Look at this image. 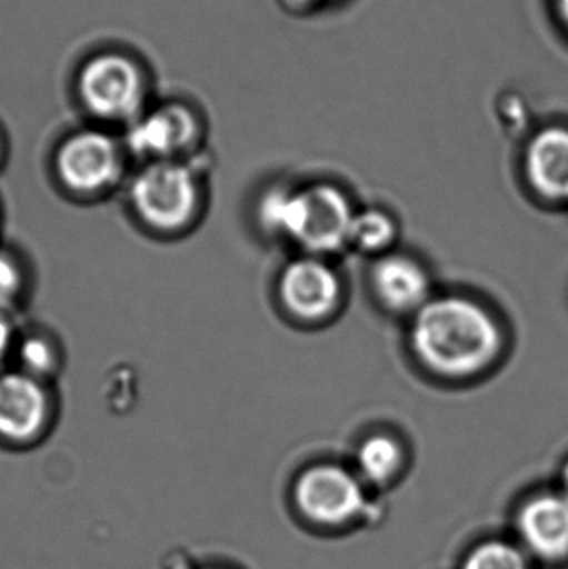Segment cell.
<instances>
[{
	"label": "cell",
	"instance_id": "1",
	"mask_svg": "<svg viewBox=\"0 0 568 569\" xmlns=\"http://www.w3.org/2000/svg\"><path fill=\"white\" fill-rule=\"evenodd\" d=\"M410 348L429 373L467 381L496 367L506 333L489 307L466 295H434L410 318Z\"/></svg>",
	"mask_w": 568,
	"mask_h": 569
},
{
	"label": "cell",
	"instance_id": "2",
	"mask_svg": "<svg viewBox=\"0 0 568 569\" xmlns=\"http://www.w3.org/2000/svg\"><path fill=\"white\" fill-rule=\"evenodd\" d=\"M122 192L137 229L162 242L196 232L209 209V176L202 157L137 163Z\"/></svg>",
	"mask_w": 568,
	"mask_h": 569
},
{
	"label": "cell",
	"instance_id": "3",
	"mask_svg": "<svg viewBox=\"0 0 568 569\" xmlns=\"http://www.w3.org/2000/svg\"><path fill=\"white\" fill-rule=\"evenodd\" d=\"M357 209L332 183L267 187L256 202V220L266 236L289 240L306 256L330 257L349 247Z\"/></svg>",
	"mask_w": 568,
	"mask_h": 569
},
{
	"label": "cell",
	"instance_id": "4",
	"mask_svg": "<svg viewBox=\"0 0 568 569\" xmlns=\"http://www.w3.org/2000/svg\"><path fill=\"white\" fill-rule=\"evenodd\" d=\"M132 169L122 133L93 123L67 132L50 156L57 190L79 203L102 202L123 190Z\"/></svg>",
	"mask_w": 568,
	"mask_h": 569
},
{
	"label": "cell",
	"instance_id": "5",
	"mask_svg": "<svg viewBox=\"0 0 568 569\" xmlns=\"http://www.w3.org/2000/svg\"><path fill=\"white\" fill-rule=\"evenodd\" d=\"M73 93L90 123L123 132L152 106V76L139 57L103 49L82 60Z\"/></svg>",
	"mask_w": 568,
	"mask_h": 569
},
{
	"label": "cell",
	"instance_id": "6",
	"mask_svg": "<svg viewBox=\"0 0 568 569\" xmlns=\"http://www.w3.org/2000/svg\"><path fill=\"white\" fill-rule=\"evenodd\" d=\"M133 166L202 157L207 120L196 103L182 99L156 102L123 130Z\"/></svg>",
	"mask_w": 568,
	"mask_h": 569
},
{
	"label": "cell",
	"instance_id": "7",
	"mask_svg": "<svg viewBox=\"0 0 568 569\" xmlns=\"http://www.w3.org/2000/svg\"><path fill=\"white\" fill-rule=\"evenodd\" d=\"M60 415L56 385L16 368L0 371V447L27 450L52 433Z\"/></svg>",
	"mask_w": 568,
	"mask_h": 569
},
{
	"label": "cell",
	"instance_id": "8",
	"mask_svg": "<svg viewBox=\"0 0 568 569\" xmlns=\"http://www.w3.org/2000/svg\"><path fill=\"white\" fill-rule=\"evenodd\" d=\"M277 297L282 310L293 320L320 325L339 313L346 291L342 277L330 259L300 253L280 272Z\"/></svg>",
	"mask_w": 568,
	"mask_h": 569
},
{
	"label": "cell",
	"instance_id": "9",
	"mask_svg": "<svg viewBox=\"0 0 568 569\" xmlns=\"http://www.w3.org/2000/svg\"><path fill=\"white\" fill-rule=\"evenodd\" d=\"M296 501L313 523L342 527L362 513L367 500L359 475L340 465L322 463L297 478Z\"/></svg>",
	"mask_w": 568,
	"mask_h": 569
},
{
	"label": "cell",
	"instance_id": "10",
	"mask_svg": "<svg viewBox=\"0 0 568 569\" xmlns=\"http://www.w3.org/2000/svg\"><path fill=\"white\" fill-rule=\"evenodd\" d=\"M369 283L377 303L397 317L412 318L436 295L426 266L397 250L373 259Z\"/></svg>",
	"mask_w": 568,
	"mask_h": 569
},
{
	"label": "cell",
	"instance_id": "11",
	"mask_svg": "<svg viewBox=\"0 0 568 569\" xmlns=\"http://www.w3.org/2000/svg\"><path fill=\"white\" fill-rule=\"evenodd\" d=\"M524 173L537 196L568 202V127H542L530 137L524 152Z\"/></svg>",
	"mask_w": 568,
	"mask_h": 569
},
{
	"label": "cell",
	"instance_id": "12",
	"mask_svg": "<svg viewBox=\"0 0 568 569\" xmlns=\"http://www.w3.org/2000/svg\"><path fill=\"white\" fill-rule=\"evenodd\" d=\"M519 535L536 557L547 561L568 558V498L540 495L520 510Z\"/></svg>",
	"mask_w": 568,
	"mask_h": 569
},
{
	"label": "cell",
	"instance_id": "13",
	"mask_svg": "<svg viewBox=\"0 0 568 569\" xmlns=\"http://www.w3.org/2000/svg\"><path fill=\"white\" fill-rule=\"evenodd\" d=\"M10 368L56 385L66 368V347L52 328L23 325L17 330Z\"/></svg>",
	"mask_w": 568,
	"mask_h": 569
},
{
	"label": "cell",
	"instance_id": "14",
	"mask_svg": "<svg viewBox=\"0 0 568 569\" xmlns=\"http://www.w3.org/2000/svg\"><path fill=\"white\" fill-rule=\"evenodd\" d=\"M356 465L360 480L383 487L399 477L406 465V450L392 435H370L357 448Z\"/></svg>",
	"mask_w": 568,
	"mask_h": 569
},
{
	"label": "cell",
	"instance_id": "15",
	"mask_svg": "<svg viewBox=\"0 0 568 569\" xmlns=\"http://www.w3.org/2000/svg\"><path fill=\"white\" fill-rule=\"evenodd\" d=\"M399 240V223L387 210L367 207L357 210L349 232V247L370 259L393 252Z\"/></svg>",
	"mask_w": 568,
	"mask_h": 569
},
{
	"label": "cell",
	"instance_id": "16",
	"mask_svg": "<svg viewBox=\"0 0 568 569\" xmlns=\"http://www.w3.org/2000/svg\"><path fill=\"white\" fill-rule=\"evenodd\" d=\"M30 288L32 276L23 257L0 243V315L16 318L29 300Z\"/></svg>",
	"mask_w": 568,
	"mask_h": 569
},
{
	"label": "cell",
	"instance_id": "17",
	"mask_svg": "<svg viewBox=\"0 0 568 569\" xmlns=\"http://www.w3.org/2000/svg\"><path fill=\"white\" fill-rule=\"evenodd\" d=\"M462 569H529L522 551L506 541H487L470 551Z\"/></svg>",
	"mask_w": 568,
	"mask_h": 569
},
{
	"label": "cell",
	"instance_id": "18",
	"mask_svg": "<svg viewBox=\"0 0 568 569\" xmlns=\"http://www.w3.org/2000/svg\"><path fill=\"white\" fill-rule=\"evenodd\" d=\"M346 0H279L280 7L290 16L310 17L326 10L336 9Z\"/></svg>",
	"mask_w": 568,
	"mask_h": 569
},
{
	"label": "cell",
	"instance_id": "19",
	"mask_svg": "<svg viewBox=\"0 0 568 569\" xmlns=\"http://www.w3.org/2000/svg\"><path fill=\"white\" fill-rule=\"evenodd\" d=\"M17 330H19V325H17L16 318L0 315V371L10 367Z\"/></svg>",
	"mask_w": 568,
	"mask_h": 569
},
{
	"label": "cell",
	"instance_id": "20",
	"mask_svg": "<svg viewBox=\"0 0 568 569\" xmlns=\"http://www.w3.org/2000/svg\"><path fill=\"white\" fill-rule=\"evenodd\" d=\"M554 13L568 36V0H552Z\"/></svg>",
	"mask_w": 568,
	"mask_h": 569
},
{
	"label": "cell",
	"instance_id": "21",
	"mask_svg": "<svg viewBox=\"0 0 568 569\" xmlns=\"http://www.w3.org/2000/svg\"><path fill=\"white\" fill-rule=\"evenodd\" d=\"M7 157H9V143H7L6 136H3L2 130H0V172H2L3 167H6Z\"/></svg>",
	"mask_w": 568,
	"mask_h": 569
},
{
	"label": "cell",
	"instance_id": "22",
	"mask_svg": "<svg viewBox=\"0 0 568 569\" xmlns=\"http://www.w3.org/2000/svg\"><path fill=\"white\" fill-rule=\"evenodd\" d=\"M562 495L568 498V461L562 471Z\"/></svg>",
	"mask_w": 568,
	"mask_h": 569
},
{
	"label": "cell",
	"instance_id": "23",
	"mask_svg": "<svg viewBox=\"0 0 568 569\" xmlns=\"http://www.w3.org/2000/svg\"><path fill=\"white\" fill-rule=\"evenodd\" d=\"M0 226H2V209H0Z\"/></svg>",
	"mask_w": 568,
	"mask_h": 569
},
{
	"label": "cell",
	"instance_id": "24",
	"mask_svg": "<svg viewBox=\"0 0 568 569\" xmlns=\"http://www.w3.org/2000/svg\"><path fill=\"white\" fill-rule=\"evenodd\" d=\"M206 569H222V568H206Z\"/></svg>",
	"mask_w": 568,
	"mask_h": 569
}]
</instances>
